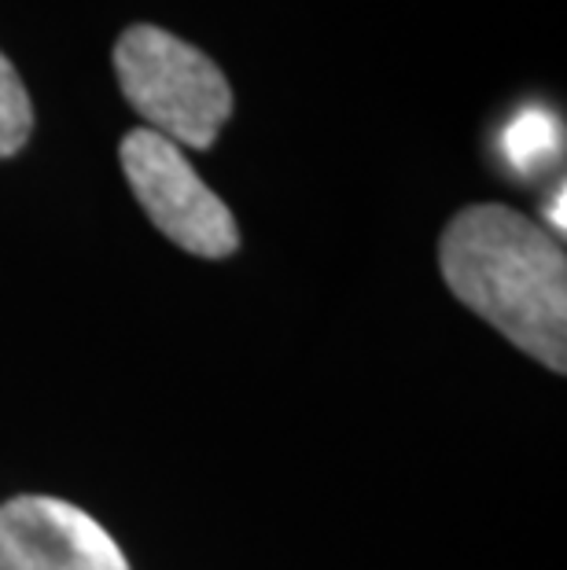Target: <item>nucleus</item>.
<instances>
[{
  "instance_id": "4",
  "label": "nucleus",
  "mask_w": 567,
  "mask_h": 570,
  "mask_svg": "<svg viewBox=\"0 0 567 570\" xmlns=\"http://www.w3.org/2000/svg\"><path fill=\"white\" fill-rule=\"evenodd\" d=\"M0 570H129V560L89 512L27 493L0 504Z\"/></svg>"
},
{
  "instance_id": "7",
  "label": "nucleus",
  "mask_w": 567,
  "mask_h": 570,
  "mask_svg": "<svg viewBox=\"0 0 567 570\" xmlns=\"http://www.w3.org/2000/svg\"><path fill=\"white\" fill-rule=\"evenodd\" d=\"M549 217L557 222V233H564V188L557 191V206H549Z\"/></svg>"
},
{
  "instance_id": "6",
  "label": "nucleus",
  "mask_w": 567,
  "mask_h": 570,
  "mask_svg": "<svg viewBox=\"0 0 567 570\" xmlns=\"http://www.w3.org/2000/svg\"><path fill=\"white\" fill-rule=\"evenodd\" d=\"M33 132V104L16 63L0 52V159H11L27 148Z\"/></svg>"
},
{
  "instance_id": "2",
  "label": "nucleus",
  "mask_w": 567,
  "mask_h": 570,
  "mask_svg": "<svg viewBox=\"0 0 567 570\" xmlns=\"http://www.w3.org/2000/svg\"><path fill=\"white\" fill-rule=\"evenodd\" d=\"M115 78L148 129L177 148L207 151L233 118V85L222 67L151 22L123 30L115 45Z\"/></svg>"
},
{
  "instance_id": "5",
  "label": "nucleus",
  "mask_w": 567,
  "mask_h": 570,
  "mask_svg": "<svg viewBox=\"0 0 567 570\" xmlns=\"http://www.w3.org/2000/svg\"><path fill=\"white\" fill-rule=\"evenodd\" d=\"M501 151L520 174H535L538 166H546L553 155L560 151V126L557 118L541 107H527L509 122L501 137Z\"/></svg>"
},
{
  "instance_id": "3",
  "label": "nucleus",
  "mask_w": 567,
  "mask_h": 570,
  "mask_svg": "<svg viewBox=\"0 0 567 570\" xmlns=\"http://www.w3.org/2000/svg\"><path fill=\"white\" fill-rule=\"evenodd\" d=\"M133 199L144 206L151 225L196 258H228L239 247L233 210L214 196L185 151L155 129H129L118 148Z\"/></svg>"
},
{
  "instance_id": "1",
  "label": "nucleus",
  "mask_w": 567,
  "mask_h": 570,
  "mask_svg": "<svg viewBox=\"0 0 567 570\" xmlns=\"http://www.w3.org/2000/svg\"><path fill=\"white\" fill-rule=\"evenodd\" d=\"M439 265L457 302L538 365L567 372V254L538 222L501 203L450 217Z\"/></svg>"
}]
</instances>
